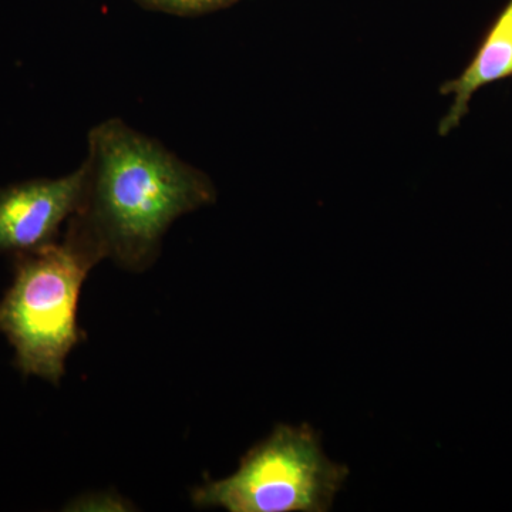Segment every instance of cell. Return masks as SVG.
<instances>
[{"instance_id":"1","label":"cell","mask_w":512,"mask_h":512,"mask_svg":"<svg viewBox=\"0 0 512 512\" xmlns=\"http://www.w3.org/2000/svg\"><path fill=\"white\" fill-rule=\"evenodd\" d=\"M79 208L67 224L120 268L156 262L175 220L217 200L207 174L120 119L89 133Z\"/></svg>"},{"instance_id":"2","label":"cell","mask_w":512,"mask_h":512,"mask_svg":"<svg viewBox=\"0 0 512 512\" xmlns=\"http://www.w3.org/2000/svg\"><path fill=\"white\" fill-rule=\"evenodd\" d=\"M103 259L69 225L59 241L13 256V282L0 299V335L23 376L60 383L67 357L86 338L77 322L82 286Z\"/></svg>"},{"instance_id":"3","label":"cell","mask_w":512,"mask_h":512,"mask_svg":"<svg viewBox=\"0 0 512 512\" xmlns=\"http://www.w3.org/2000/svg\"><path fill=\"white\" fill-rule=\"evenodd\" d=\"M348 477V467L323 453L312 427L281 424L242 457L232 476L200 485L191 500L229 512H325Z\"/></svg>"},{"instance_id":"4","label":"cell","mask_w":512,"mask_h":512,"mask_svg":"<svg viewBox=\"0 0 512 512\" xmlns=\"http://www.w3.org/2000/svg\"><path fill=\"white\" fill-rule=\"evenodd\" d=\"M83 170L0 187V255L15 256L59 241L79 208Z\"/></svg>"},{"instance_id":"5","label":"cell","mask_w":512,"mask_h":512,"mask_svg":"<svg viewBox=\"0 0 512 512\" xmlns=\"http://www.w3.org/2000/svg\"><path fill=\"white\" fill-rule=\"evenodd\" d=\"M512 76V0L501 10L487 30L476 55L457 79L448 80L440 87L441 94L454 97L450 110L439 124L440 136L460 126L467 116L470 101L487 84L500 82Z\"/></svg>"},{"instance_id":"6","label":"cell","mask_w":512,"mask_h":512,"mask_svg":"<svg viewBox=\"0 0 512 512\" xmlns=\"http://www.w3.org/2000/svg\"><path fill=\"white\" fill-rule=\"evenodd\" d=\"M147 9L178 16H197L234 5L239 0H136Z\"/></svg>"}]
</instances>
